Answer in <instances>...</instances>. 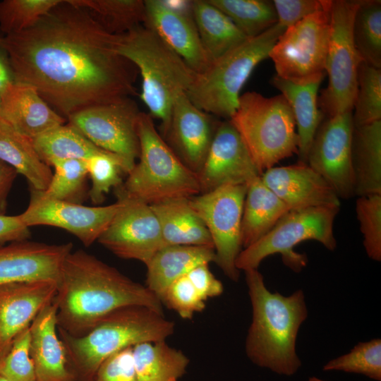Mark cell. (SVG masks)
Here are the masks:
<instances>
[{
  "label": "cell",
  "instance_id": "cell-1",
  "mask_svg": "<svg viewBox=\"0 0 381 381\" xmlns=\"http://www.w3.org/2000/svg\"><path fill=\"white\" fill-rule=\"evenodd\" d=\"M120 35L86 9L61 0L33 26L0 34L15 83L32 87L66 119L136 94V67L119 54Z\"/></svg>",
  "mask_w": 381,
  "mask_h": 381
},
{
  "label": "cell",
  "instance_id": "cell-2",
  "mask_svg": "<svg viewBox=\"0 0 381 381\" xmlns=\"http://www.w3.org/2000/svg\"><path fill=\"white\" fill-rule=\"evenodd\" d=\"M57 328L73 337L89 332L121 308L144 306L163 313L149 289L83 250L70 252L56 279Z\"/></svg>",
  "mask_w": 381,
  "mask_h": 381
},
{
  "label": "cell",
  "instance_id": "cell-3",
  "mask_svg": "<svg viewBox=\"0 0 381 381\" xmlns=\"http://www.w3.org/2000/svg\"><path fill=\"white\" fill-rule=\"evenodd\" d=\"M244 272L252 306L246 354L260 367L291 375L301 365L296 343L299 329L308 316L304 293L298 289L285 296L271 292L258 269Z\"/></svg>",
  "mask_w": 381,
  "mask_h": 381
},
{
  "label": "cell",
  "instance_id": "cell-4",
  "mask_svg": "<svg viewBox=\"0 0 381 381\" xmlns=\"http://www.w3.org/2000/svg\"><path fill=\"white\" fill-rule=\"evenodd\" d=\"M174 328L163 313L128 306L107 315L82 336L57 330L76 381H95L101 364L112 355L143 342L164 341Z\"/></svg>",
  "mask_w": 381,
  "mask_h": 381
},
{
  "label": "cell",
  "instance_id": "cell-5",
  "mask_svg": "<svg viewBox=\"0 0 381 381\" xmlns=\"http://www.w3.org/2000/svg\"><path fill=\"white\" fill-rule=\"evenodd\" d=\"M118 52L139 71L142 77L140 99L150 116L160 120L164 136L175 101L186 93L197 73L155 32L144 25L120 35Z\"/></svg>",
  "mask_w": 381,
  "mask_h": 381
},
{
  "label": "cell",
  "instance_id": "cell-6",
  "mask_svg": "<svg viewBox=\"0 0 381 381\" xmlns=\"http://www.w3.org/2000/svg\"><path fill=\"white\" fill-rule=\"evenodd\" d=\"M139 162L126 180L116 188V195L149 205L200 193L198 178L157 132L150 115L140 112L138 121Z\"/></svg>",
  "mask_w": 381,
  "mask_h": 381
},
{
  "label": "cell",
  "instance_id": "cell-7",
  "mask_svg": "<svg viewBox=\"0 0 381 381\" xmlns=\"http://www.w3.org/2000/svg\"><path fill=\"white\" fill-rule=\"evenodd\" d=\"M286 30L277 23L212 61L205 71L196 74L186 93L188 99L211 115L230 119L238 106L243 86L255 66L269 57Z\"/></svg>",
  "mask_w": 381,
  "mask_h": 381
},
{
  "label": "cell",
  "instance_id": "cell-8",
  "mask_svg": "<svg viewBox=\"0 0 381 381\" xmlns=\"http://www.w3.org/2000/svg\"><path fill=\"white\" fill-rule=\"evenodd\" d=\"M240 134L260 175L280 160L298 153V137L293 113L282 95H241L229 119Z\"/></svg>",
  "mask_w": 381,
  "mask_h": 381
},
{
  "label": "cell",
  "instance_id": "cell-9",
  "mask_svg": "<svg viewBox=\"0 0 381 381\" xmlns=\"http://www.w3.org/2000/svg\"><path fill=\"white\" fill-rule=\"evenodd\" d=\"M339 207H318L288 211L264 236L241 250L236 260V268L239 271L258 269L265 258L279 253L286 266L300 272L306 267L308 259L306 255L294 250L298 243L314 240L329 250L336 248L334 222Z\"/></svg>",
  "mask_w": 381,
  "mask_h": 381
},
{
  "label": "cell",
  "instance_id": "cell-10",
  "mask_svg": "<svg viewBox=\"0 0 381 381\" xmlns=\"http://www.w3.org/2000/svg\"><path fill=\"white\" fill-rule=\"evenodd\" d=\"M361 0L332 1L330 35L325 71L327 87L318 99L327 117L352 111L357 90V75L363 61L353 40L352 26Z\"/></svg>",
  "mask_w": 381,
  "mask_h": 381
},
{
  "label": "cell",
  "instance_id": "cell-11",
  "mask_svg": "<svg viewBox=\"0 0 381 381\" xmlns=\"http://www.w3.org/2000/svg\"><path fill=\"white\" fill-rule=\"evenodd\" d=\"M330 11L331 8L308 16L279 37L269 54L277 76L300 82L325 74Z\"/></svg>",
  "mask_w": 381,
  "mask_h": 381
},
{
  "label": "cell",
  "instance_id": "cell-12",
  "mask_svg": "<svg viewBox=\"0 0 381 381\" xmlns=\"http://www.w3.org/2000/svg\"><path fill=\"white\" fill-rule=\"evenodd\" d=\"M247 185H226L189 198L213 242L215 263L234 282L239 278L236 260L242 250L241 227Z\"/></svg>",
  "mask_w": 381,
  "mask_h": 381
},
{
  "label": "cell",
  "instance_id": "cell-13",
  "mask_svg": "<svg viewBox=\"0 0 381 381\" xmlns=\"http://www.w3.org/2000/svg\"><path fill=\"white\" fill-rule=\"evenodd\" d=\"M131 97L85 108L66 121L98 147L121 159L131 171L138 159L140 114Z\"/></svg>",
  "mask_w": 381,
  "mask_h": 381
},
{
  "label": "cell",
  "instance_id": "cell-14",
  "mask_svg": "<svg viewBox=\"0 0 381 381\" xmlns=\"http://www.w3.org/2000/svg\"><path fill=\"white\" fill-rule=\"evenodd\" d=\"M121 206L97 241L116 256L145 265L164 246L158 219L150 205L116 195Z\"/></svg>",
  "mask_w": 381,
  "mask_h": 381
},
{
  "label": "cell",
  "instance_id": "cell-15",
  "mask_svg": "<svg viewBox=\"0 0 381 381\" xmlns=\"http://www.w3.org/2000/svg\"><path fill=\"white\" fill-rule=\"evenodd\" d=\"M352 111L327 117L320 124L307 155V164L334 189L338 197L354 195L351 167Z\"/></svg>",
  "mask_w": 381,
  "mask_h": 381
},
{
  "label": "cell",
  "instance_id": "cell-16",
  "mask_svg": "<svg viewBox=\"0 0 381 381\" xmlns=\"http://www.w3.org/2000/svg\"><path fill=\"white\" fill-rule=\"evenodd\" d=\"M121 206L118 200L106 206H85L49 198L42 190L30 188L29 205L20 215L29 228L39 225L58 227L72 234L88 247L97 241Z\"/></svg>",
  "mask_w": 381,
  "mask_h": 381
},
{
  "label": "cell",
  "instance_id": "cell-17",
  "mask_svg": "<svg viewBox=\"0 0 381 381\" xmlns=\"http://www.w3.org/2000/svg\"><path fill=\"white\" fill-rule=\"evenodd\" d=\"M197 176L200 193L226 185H247L260 176L245 143L229 120L219 122Z\"/></svg>",
  "mask_w": 381,
  "mask_h": 381
},
{
  "label": "cell",
  "instance_id": "cell-18",
  "mask_svg": "<svg viewBox=\"0 0 381 381\" xmlns=\"http://www.w3.org/2000/svg\"><path fill=\"white\" fill-rule=\"evenodd\" d=\"M56 294L52 279L20 281L0 284V361L15 338L28 328Z\"/></svg>",
  "mask_w": 381,
  "mask_h": 381
},
{
  "label": "cell",
  "instance_id": "cell-19",
  "mask_svg": "<svg viewBox=\"0 0 381 381\" xmlns=\"http://www.w3.org/2000/svg\"><path fill=\"white\" fill-rule=\"evenodd\" d=\"M219 123L183 93L173 105L164 136L180 159L197 174L205 160Z\"/></svg>",
  "mask_w": 381,
  "mask_h": 381
},
{
  "label": "cell",
  "instance_id": "cell-20",
  "mask_svg": "<svg viewBox=\"0 0 381 381\" xmlns=\"http://www.w3.org/2000/svg\"><path fill=\"white\" fill-rule=\"evenodd\" d=\"M144 25L152 29L197 74L211 64L200 42L191 11L175 9L162 0H145Z\"/></svg>",
  "mask_w": 381,
  "mask_h": 381
},
{
  "label": "cell",
  "instance_id": "cell-21",
  "mask_svg": "<svg viewBox=\"0 0 381 381\" xmlns=\"http://www.w3.org/2000/svg\"><path fill=\"white\" fill-rule=\"evenodd\" d=\"M263 183L291 210L340 207L331 186L308 164L273 167L260 175Z\"/></svg>",
  "mask_w": 381,
  "mask_h": 381
},
{
  "label": "cell",
  "instance_id": "cell-22",
  "mask_svg": "<svg viewBox=\"0 0 381 381\" xmlns=\"http://www.w3.org/2000/svg\"><path fill=\"white\" fill-rule=\"evenodd\" d=\"M73 244H47L28 240L0 245V284L37 279L56 282Z\"/></svg>",
  "mask_w": 381,
  "mask_h": 381
},
{
  "label": "cell",
  "instance_id": "cell-23",
  "mask_svg": "<svg viewBox=\"0 0 381 381\" xmlns=\"http://www.w3.org/2000/svg\"><path fill=\"white\" fill-rule=\"evenodd\" d=\"M56 312L53 300L29 326L30 356L37 381H76L58 334Z\"/></svg>",
  "mask_w": 381,
  "mask_h": 381
},
{
  "label": "cell",
  "instance_id": "cell-24",
  "mask_svg": "<svg viewBox=\"0 0 381 381\" xmlns=\"http://www.w3.org/2000/svg\"><path fill=\"white\" fill-rule=\"evenodd\" d=\"M0 121L32 140L66 119L32 87L14 82L0 97Z\"/></svg>",
  "mask_w": 381,
  "mask_h": 381
},
{
  "label": "cell",
  "instance_id": "cell-25",
  "mask_svg": "<svg viewBox=\"0 0 381 381\" xmlns=\"http://www.w3.org/2000/svg\"><path fill=\"white\" fill-rule=\"evenodd\" d=\"M325 74L309 80L294 82L275 75L272 85L287 101L296 123L298 137V162L307 164V155L315 134L323 120L318 109V91Z\"/></svg>",
  "mask_w": 381,
  "mask_h": 381
},
{
  "label": "cell",
  "instance_id": "cell-26",
  "mask_svg": "<svg viewBox=\"0 0 381 381\" xmlns=\"http://www.w3.org/2000/svg\"><path fill=\"white\" fill-rule=\"evenodd\" d=\"M214 248L193 246H166L146 265V286L161 301L167 287L201 264L215 262Z\"/></svg>",
  "mask_w": 381,
  "mask_h": 381
},
{
  "label": "cell",
  "instance_id": "cell-27",
  "mask_svg": "<svg viewBox=\"0 0 381 381\" xmlns=\"http://www.w3.org/2000/svg\"><path fill=\"white\" fill-rule=\"evenodd\" d=\"M190 198H178L150 205L166 246H193L214 248L209 231L193 210Z\"/></svg>",
  "mask_w": 381,
  "mask_h": 381
},
{
  "label": "cell",
  "instance_id": "cell-28",
  "mask_svg": "<svg viewBox=\"0 0 381 381\" xmlns=\"http://www.w3.org/2000/svg\"><path fill=\"white\" fill-rule=\"evenodd\" d=\"M351 167L355 196L381 195V120L353 126Z\"/></svg>",
  "mask_w": 381,
  "mask_h": 381
},
{
  "label": "cell",
  "instance_id": "cell-29",
  "mask_svg": "<svg viewBox=\"0 0 381 381\" xmlns=\"http://www.w3.org/2000/svg\"><path fill=\"white\" fill-rule=\"evenodd\" d=\"M289 210L260 176L248 183L241 219L242 249L264 236Z\"/></svg>",
  "mask_w": 381,
  "mask_h": 381
},
{
  "label": "cell",
  "instance_id": "cell-30",
  "mask_svg": "<svg viewBox=\"0 0 381 381\" xmlns=\"http://www.w3.org/2000/svg\"><path fill=\"white\" fill-rule=\"evenodd\" d=\"M191 13L211 63L248 39L231 20L209 0L190 1Z\"/></svg>",
  "mask_w": 381,
  "mask_h": 381
},
{
  "label": "cell",
  "instance_id": "cell-31",
  "mask_svg": "<svg viewBox=\"0 0 381 381\" xmlns=\"http://www.w3.org/2000/svg\"><path fill=\"white\" fill-rule=\"evenodd\" d=\"M0 160L25 177L30 188L44 191L52 179L50 167L40 159L32 140L1 121Z\"/></svg>",
  "mask_w": 381,
  "mask_h": 381
},
{
  "label": "cell",
  "instance_id": "cell-32",
  "mask_svg": "<svg viewBox=\"0 0 381 381\" xmlns=\"http://www.w3.org/2000/svg\"><path fill=\"white\" fill-rule=\"evenodd\" d=\"M138 381H170L183 376L189 363L180 350L164 341H147L132 348Z\"/></svg>",
  "mask_w": 381,
  "mask_h": 381
},
{
  "label": "cell",
  "instance_id": "cell-33",
  "mask_svg": "<svg viewBox=\"0 0 381 381\" xmlns=\"http://www.w3.org/2000/svg\"><path fill=\"white\" fill-rule=\"evenodd\" d=\"M40 159L49 167L56 159H81L108 152L96 146L69 123L59 126L32 140Z\"/></svg>",
  "mask_w": 381,
  "mask_h": 381
},
{
  "label": "cell",
  "instance_id": "cell-34",
  "mask_svg": "<svg viewBox=\"0 0 381 381\" xmlns=\"http://www.w3.org/2000/svg\"><path fill=\"white\" fill-rule=\"evenodd\" d=\"M88 11L109 32L122 35L143 25L145 6L143 0H71Z\"/></svg>",
  "mask_w": 381,
  "mask_h": 381
},
{
  "label": "cell",
  "instance_id": "cell-35",
  "mask_svg": "<svg viewBox=\"0 0 381 381\" xmlns=\"http://www.w3.org/2000/svg\"><path fill=\"white\" fill-rule=\"evenodd\" d=\"M352 35L362 61L381 68L380 0H361L353 18Z\"/></svg>",
  "mask_w": 381,
  "mask_h": 381
},
{
  "label": "cell",
  "instance_id": "cell-36",
  "mask_svg": "<svg viewBox=\"0 0 381 381\" xmlns=\"http://www.w3.org/2000/svg\"><path fill=\"white\" fill-rule=\"evenodd\" d=\"M225 13L248 38L260 35L277 23L272 1L209 0Z\"/></svg>",
  "mask_w": 381,
  "mask_h": 381
},
{
  "label": "cell",
  "instance_id": "cell-37",
  "mask_svg": "<svg viewBox=\"0 0 381 381\" xmlns=\"http://www.w3.org/2000/svg\"><path fill=\"white\" fill-rule=\"evenodd\" d=\"M353 109V126L381 120V68L364 61L360 64Z\"/></svg>",
  "mask_w": 381,
  "mask_h": 381
},
{
  "label": "cell",
  "instance_id": "cell-38",
  "mask_svg": "<svg viewBox=\"0 0 381 381\" xmlns=\"http://www.w3.org/2000/svg\"><path fill=\"white\" fill-rule=\"evenodd\" d=\"M54 173L42 194L49 198L80 203L87 175L86 160L56 159L51 162Z\"/></svg>",
  "mask_w": 381,
  "mask_h": 381
},
{
  "label": "cell",
  "instance_id": "cell-39",
  "mask_svg": "<svg viewBox=\"0 0 381 381\" xmlns=\"http://www.w3.org/2000/svg\"><path fill=\"white\" fill-rule=\"evenodd\" d=\"M61 0H3L0 1V32L25 30L57 6Z\"/></svg>",
  "mask_w": 381,
  "mask_h": 381
},
{
  "label": "cell",
  "instance_id": "cell-40",
  "mask_svg": "<svg viewBox=\"0 0 381 381\" xmlns=\"http://www.w3.org/2000/svg\"><path fill=\"white\" fill-rule=\"evenodd\" d=\"M322 370L363 374L380 381L381 339L377 338L358 343L348 353L327 362Z\"/></svg>",
  "mask_w": 381,
  "mask_h": 381
},
{
  "label": "cell",
  "instance_id": "cell-41",
  "mask_svg": "<svg viewBox=\"0 0 381 381\" xmlns=\"http://www.w3.org/2000/svg\"><path fill=\"white\" fill-rule=\"evenodd\" d=\"M87 175L91 180L88 195L95 205L102 203L112 188L122 183L121 174H128L124 162L110 152L95 155L86 160Z\"/></svg>",
  "mask_w": 381,
  "mask_h": 381
},
{
  "label": "cell",
  "instance_id": "cell-42",
  "mask_svg": "<svg viewBox=\"0 0 381 381\" xmlns=\"http://www.w3.org/2000/svg\"><path fill=\"white\" fill-rule=\"evenodd\" d=\"M356 218L363 236V246L368 256L381 260V195L358 197Z\"/></svg>",
  "mask_w": 381,
  "mask_h": 381
},
{
  "label": "cell",
  "instance_id": "cell-43",
  "mask_svg": "<svg viewBox=\"0 0 381 381\" xmlns=\"http://www.w3.org/2000/svg\"><path fill=\"white\" fill-rule=\"evenodd\" d=\"M0 376L7 381H37L30 356L29 327L15 338L9 351L0 361Z\"/></svg>",
  "mask_w": 381,
  "mask_h": 381
},
{
  "label": "cell",
  "instance_id": "cell-44",
  "mask_svg": "<svg viewBox=\"0 0 381 381\" xmlns=\"http://www.w3.org/2000/svg\"><path fill=\"white\" fill-rule=\"evenodd\" d=\"M161 301L183 319H190L194 313L202 311L205 307V301L187 275L172 282L164 292Z\"/></svg>",
  "mask_w": 381,
  "mask_h": 381
},
{
  "label": "cell",
  "instance_id": "cell-45",
  "mask_svg": "<svg viewBox=\"0 0 381 381\" xmlns=\"http://www.w3.org/2000/svg\"><path fill=\"white\" fill-rule=\"evenodd\" d=\"M277 23L287 29L320 11L329 9L331 0H274Z\"/></svg>",
  "mask_w": 381,
  "mask_h": 381
},
{
  "label": "cell",
  "instance_id": "cell-46",
  "mask_svg": "<svg viewBox=\"0 0 381 381\" xmlns=\"http://www.w3.org/2000/svg\"><path fill=\"white\" fill-rule=\"evenodd\" d=\"M132 348L125 349L105 360L98 368L95 381H138Z\"/></svg>",
  "mask_w": 381,
  "mask_h": 381
},
{
  "label": "cell",
  "instance_id": "cell-47",
  "mask_svg": "<svg viewBox=\"0 0 381 381\" xmlns=\"http://www.w3.org/2000/svg\"><path fill=\"white\" fill-rule=\"evenodd\" d=\"M187 277L205 301L221 295L224 291L222 282L211 272L209 264L196 266L189 272Z\"/></svg>",
  "mask_w": 381,
  "mask_h": 381
},
{
  "label": "cell",
  "instance_id": "cell-48",
  "mask_svg": "<svg viewBox=\"0 0 381 381\" xmlns=\"http://www.w3.org/2000/svg\"><path fill=\"white\" fill-rule=\"evenodd\" d=\"M30 236L29 227L20 215L0 214V245L27 240Z\"/></svg>",
  "mask_w": 381,
  "mask_h": 381
},
{
  "label": "cell",
  "instance_id": "cell-49",
  "mask_svg": "<svg viewBox=\"0 0 381 381\" xmlns=\"http://www.w3.org/2000/svg\"><path fill=\"white\" fill-rule=\"evenodd\" d=\"M18 172L10 165L0 160V214H5L7 200Z\"/></svg>",
  "mask_w": 381,
  "mask_h": 381
},
{
  "label": "cell",
  "instance_id": "cell-50",
  "mask_svg": "<svg viewBox=\"0 0 381 381\" xmlns=\"http://www.w3.org/2000/svg\"><path fill=\"white\" fill-rule=\"evenodd\" d=\"M14 83V78L7 54L0 44V97Z\"/></svg>",
  "mask_w": 381,
  "mask_h": 381
},
{
  "label": "cell",
  "instance_id": "cell-51",
  "mask_svg": "<svg viewBox=\"0 0 381 381\" xmlns=\"http://www.w3.org/2000/svg\"><path fill=\"white\" fill-rule=\"evenodd\" d=\"M308 381H325V380H320L318 377H312L309 378Z\"/></svg>",
  "mask_w": 381,
  "mask_h": 381
},
{
  "label": "cell",
  "instance_id": "cell-52",
  "mask_svg": "<svg viewBox=\"0 0 381 381\" xmlns=\"http://www.w3.org/2000/svg\"><path fill=\"white\" fill-rule=\"evenodd\" d=\"M0 381H7L5 378L0 376Z\"/></svg>",
  "mask_w": 381,
  "mask_h": 381
},
{
  "label": "cell",
  "instance_id": "cell-53",
  "mask_svg": "<svg viewBox=\"0 0 381 381\" xmlns=\"http://www.w3.org/2000/svg\"><path fill=\"white\" fill-rule=\"evenodd\" d=\"M170 381H177V380H170Z\"/></svg>",
  "mask_w": 381,
  "mask_h": 381
}]
</instances>
